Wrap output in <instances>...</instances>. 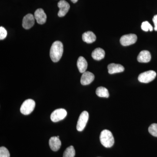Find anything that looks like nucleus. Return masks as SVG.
<instances>
[{"label": "nucleus", "instance_id": "16", "mask_svg": "<svg viewBox=\"0 0 157 157\" xmlns=\"http://www.w3.org/2000/svg\"><path fill=\"white\" fill-rule=\"evenodd\" d=\"M96 39L97 38L95 35L91 31L86 32L82 35V40L88 44H90L96 41Z\"/></svg>", "mask_w": 157, "mask_h": 157}, {"label": "nucleus", "instance_id": "18", "mask_svg": "<svg viewBox=\"0 0 157 157\" xmlns=\"http://www.w3.org/2000/svg\"><path fill=\"white\" fill-rule=\"evenodd\" d=\"M96 94L101 98H108L109 97V93L108 90L105 87L100 86L97 89Z\"/></svg>", "mask_w": 157, "mask_h": 157}, {"label": "nucleus", "instance_id": "15", "mask_svg": "<svg viewBox=\"0 0 157 157\" xmlns=\"http://www.w3.org/2000/svg\"><path fill=\"white\" fill-rule=\"evenodd\" d=\"M77 66L80 73H84L87 68V63L83 57L80 56L78 58L77 62Z\"/></svg>", "mask_w": 157, "mask_h": 157}, {"label": "nucleus", "instance_id": "2", "mask_svg": "<svg viewBox=\"0 0 157 157\" xmlns=\"http://www.w3.org/2000/svg\"><path fill=\"white\" fill-rule=\"evenodd\" d=\"M101 144L105 147L109 148L113 146L114 139L112 133L108 130H104L101 132L100 136Z\"/></svg>", "mask_w": 157, "mask_h": 157}, {"label": "nucleus", "instance_id": "4", "mask_svg": "<svg viewBox=\"0 0 157 157\" xmlns=\"http://www.w3.org/2000/svg\"><path fill=\"white\" fill-rule=\"evenodd\" d=\"M156 73L153 70H149L140 73L138 77L139 82L147 83L151 82L155 78Z\"/></svg>", "mask_w": 157, "mask_h": 157}, {"label": "nucleus", "instance_id": "14", "mask_svg": "<svg viewBox=\"0 0 157 157\" xmlns=\"http://www.w3.org/2000/svg\"><path fill=\"white\" fill-rule=\"evenodd\" d=\"M151 59V55L149 52L143 50L140 52L137 56V60L139 63H147Z\"/></svg>", "mask_w": 157, "mask_h": 157}, {"label": "nucleus", "instance_id": "3", "mask_svg": "<svg viewBox=\"0 0 157 157\" xmlns=\"http://www.w3.org/2000/svg\"><path fill=\"white\" fill-rule=\"evenodd\" d=\"M35 106V101L32 99H28L23 103L21 107L20 112L24 115H29L33 111Z\"/></svg>", "mask_w": 157, "mask_h": 157}, {"label": "nucleus", "instance_id": "25", "mask_svg": "<svg viewBox=\"0 0 157 157\" xmlns=\"http://www.w3.org/2000/svg\"><path fill=\"white\" fill-rule=\"evenodd\" d=\"M78 0H71V2L73 3H76L78 2Z\"/></svg>", "mask_w": 157, "mask_h": 157}, {"label": "nucleus", "instance_id": "1", "mask_svg": "<svg viewBox=\"0 0 157 157\" xmlns=\"http://www.w3.org/2000/svg\"><path fill=\"white\" fill-rule=\"evenodd\" d=\"M63 52V43L59 41L54 42L50 50V56L52 60L54 63L59 61L61 58Z\"/></svg>", "mask_w": 157, "mask_h": 157}, {"label": "nucleus", "instance_id": "8", "mask_svg": "<svg viewBox=\"0 0 157 157\" xmlns=\"http://www.w3.org/2000/svg\"><path fill=\"white\" fill-rule=\"evenodd\" d=\"M59 10L58 15L59 17H63L68 13L70 9V5L65 0H61L58 3Z\"/></svg>", "mask_w": 157, "mask_h": 157}, {"label": "nucleus", "instance_id": "7", "mask_svg": "<svg viewBox=\"0 0 157 157\" xmlns=\"http://www.w3.org/2000/svg\"><path fill=\"white\" fill-rule=\"evenodd\" d=\"M137 39V36L135 34H128L121 37L120 43L123 46H129L135 44Z\"/></svg>", "mask_w": 157, "mask_h": 157}, {"label": "nucleus", "instance_id": "17", "mask_svg": "<svg viewBox=\"0 0 157 157\" xmlns=\"http://www.w3.org/2000/svg\"><path fill=\"white\" fill-rule=\"evenodd\" d=\"M105 52L104 49L100 48H96L92 53V57L96 60H101L105 57Z\"/></svg>", "mask_w": 157, "mask_h": 157}, {"label": "nucleus", "instance_id": "19", "mask_svg": "<svg viewBox=\"0 0 157 157\" xmlns=\"http://www.w3.org/2000/svg\"><path fill=\"white\" fill-rule=\"evenodd\" d=\"M75 150L73 146H70L66 149L63 153V157H74L75 155Z\"/></svg>", "mask_w": 157, "mask_h": 157}, {"label": "nucleus", "instance_id": "21", "mask_svg": "<svg viewBox=\"0 0 157 157\" xmlns=\"http://www.w3.org/2000/svg\"><path fill=\"white\" fill-rule=\"evenodd\" d=\"M141 28V29L145 32H148V31L151 32L153 29L151 25L147 21H144L142 23Z\"/></svg>", "mask_w": 157, "mask_h": 157}, {"label": "nucleus", "instance_id": "20", "mask_svg": "<svg viewBox=\"0 0 157 157\" xmlns=\"http://www.w3.org/2000/svg\"><path fill=\"white\" fill-rule=\"evenodd\" d=\"M148 132L151 135L157 137V124H153L148 128Z\"/></svg>", "mask_w": 157, "mask_h": 157}, {"label": "nucleus", "instance_id": "12", "mask_svg": "<svg viewBox=\"0 0 157 157\" xmlns=\"http://www.w3.org/2000/svg\"><path fill=\"white\" fill-rule=\"evenodd\" d=\"M49 145L50 148L53 151H58L61 146V141L59 138L57 137H51L49 140Z\"/></svg>", "mask_w": 157, "mask_h": 157}, {"label": "nucleus", "instance_id": "5", "mask_svg": "<svg viewBox=\"0 0 157 157\" xmlns=\"http://www.w3.org/2000/svg\"><path fill=\"white\" fill-rule=\"evenodd\" d=\"M89 115L88 113L86 111H84L82 112L79 117H78L76 129L78 132H82L84 130L88 121Z\"/></svg>", "mask_w": 157, "mask_h": 157}, {"label": "nucleus", "instance_id": "24", "mask_svg": "<svg viewBox=\"0 0 157 157\" xmlns=\"http://www.w3.org/2000/svg\"><path fill=\"white\" fill-rule=\"evenodd\" d=\"M152 20L154 24V30L155 31H157V14L154 16Z\"/></svg>", "mask_w": 157, "mask_h": 157}, {"label": "nucleus", "instance_id": "11", "mask_svg": "<svg viewBox=\"0 0 157 157\" xmlns=\"http://www.w3.org/2000/svg\"><path fill=\"white\" fill-rule=\"evenodd\" d=\"M94 75L93 73L88 71H86L82 73L80 82L82 85H87L90 84L94 81Z\"/></svg>", "mask_w": 157, "mask_h": 157}, {"label": "nucleus", "instance_id": "23", "mask_svg": "<svg viewBox=\"0 0 157 157\" xmlns=\"http://www.w3.org/2000/svg\"><path fill=\"white\" fill-rule=\"evenodd\" d=\"M7 32L6 29L3 27H0V39L3 40L7 36Z\"/></svg>", "mask_w": 157, "mask_h": 157}, {"label": "nucleus", "instance_id": "6", "mask_svg": "<svg viewBox=\"0 0 157 157\" xmlns=\"http://www.w3.org/2000/svg\"><path fill=\"white\" fill-rule=\"evenodd\" d=\"M67 115V111L66 109L60 108L56 109L51 114L50 118L54 122H57L63 120Z\"/></svg>", "mask_w": 157, "mask_h": 157}, {"label": "nucleus", "instance_id": "10", "mask_svg": "<svg viewBox=\"0 0 157 157\" xmlns=\"http://www.w3.org/2000/svg\"><path fill=\"white\" fill-rule=\"evenodd\" d=\"M34 17L39 24L42 25L45 23L47 19V16L42 9H37L34 13Z\"/></svg>", "mask_w": 157, "mask_h": 157}, {"label": "nucleus", "instance_id": "9", "mask_svg": "<svg viewBox=\"0 0 157 157\" xmlns=\"http://www.w3.org/2000/svg\"><path fill=\"white\" fill-rule=\"evenodd\" d=\"M35 20V17L32 14H27L23 19V27L25 29H31L34 25Z\"/></svg>", "mask_w": 157, "mask_h": 157}, {"label": "nucleus", "instance_id": "13", "mask_svg": "<svg viewBox=\"0 0 157 157\" xmlns=\"http://www.w3.org/2000/svg\"><path fill=\"white\" fill-rule=\"evenodd\" d=\"M109 74L121 73L124 71V68L122 65L118 64L111 63L107 67Z\"/></svg>", "mask_w": 157, "mask_h": 157}, {"label": "nucleus", "instance_id": "22", "mask_svg": "<svg viewBox=\"0 0 157 157\" xmlns=\"http://www.w3.org/2000/svg\"><path fill=\"white\" fill-rule=\"evenodd\" d=\"M0 157H10L9 150L5 147H0Z\"/></svg>", "mask_w": 157, "mask_h": 157}]
</instances>
